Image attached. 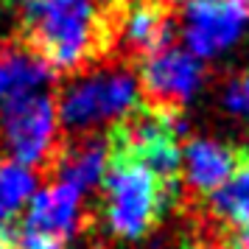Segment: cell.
Here are the masks:
<instances>
[{"mask_svg":"<svg viewBox=\"0 0 249 249\" xmlns=\"http://www.w3.org/2000/svg\"><path fill=\"white\" fill-rule=\"evenodd\" d=\"M0 249H14L12 238H9V235H3V232H0Z\"/></svg>","mask_w":249,"mask_h":249,"instance_id":"obj_17","label":"cell"},{"mask_svg":"<svg viewBox=\"0 0 249 249\" xmlns=\"http://www.w3.org/2000/svg\"><path fill=\"white\" fill-rule=\"evenodd\" d=\"M84 218V196L65 182H48L14 227V249H65Z\"/></svg>","mask_w":249,"mask_h":249,"instance_id":"obj_5","label":"cell"},{"mask_svg":"<svg viewBox=\"0 0 249 249\" xmlns=\"http://www.w3.org/2000/svg\"><path fill=\"white\" fill-rule=\"evenodd\" d=\"M247 12H249V6H247Z\"/></svg>","mask_w":249,"mask_h":249,"instance_id":"obj_19","label":"cell"},{"mask_svg":"<svg viewBox=\"0 0 249 249\" xmlns=\"http://www.w3.org/2000/svg\"><path fill=\"white\" fill-rule=\"evenodd\" d=\"M20 36L53 73H79L109 51V23L98 0H12Z\"/></svg>","mask_w":249,"mask_h":249,"instance_id":"obj_1","label":"cell"},{"mask_svg":"<svg viewBox=\"0 0 249 249\" xmlns=\"http://www.w3.org/2000/svg\"><path fill=\"white\" fill-rule=\"evenodd\" d=\"M56 73L23 39L0 42V107L36 92H51Z\"/></svg>","mask_w":249,"mask_h":249,"instance_id":"obj_11","label":"cell"},{"mask_svg":"<svg viewBox=\"0 0 249 249\" xmlns=\"http://www.w3.org/2000/svg\"><path fill=\"white\" fill-rule=\"evenodd\" d=\"M249 12L244 0H188L182 12V42L199 59H218L244 39Z\"/></svg>","mask_w":249,"mask_h":249,"instance_id":"obj_7","label":"cell"},{"mask_svg":"<svg viewBox=\"0 0 249 249\" xmlns=\"http://www.w3.org/2000/svg\"><path fill=\"white\" fill-rule=\"evenodd\" d=\"M185 249H232L230 241L224 238V232H207V235L193 238Z\"/></svg>","mask_w":249,"mask_h":249,"instance_id":"obj_15","label":"cell"},{"mask_svg":"<svg viewBox=\"0 0 249 249\" xmlns=\"http://www.w3.org/2000/svg\"><path fill=\"white\" fill-rule=\"evenodd\" d=\"M224 238L230 241V247L232 249H249V224L235 227V230H227Z\"/></svg>","mask_w":249,"mask_h":249,"instance_id":"obj_16","label":"cell"},{"mask_svg":"<svg viewBox=\"0 0 249 249\" xmlns=\"http://www.w3.org/2000/svg\"><path fill=\"white\" fill-rule=\"evenodd\" d=\"M39 185V171L0 157V232L12 235Z\"/></svg>","mask_w":249,"mask_h":249,"instance_id":"obj_13","label":"cell"},{"mask_svg":"<svg viewBox=\"0 0 249 249\" xmlns=\"http://www.w3.org/2000/svg\"><path fill=\"white\" fill-rule=\"evenodd\" d=\"M59 146L53 92H36L0 107V157L45 174Z\"/></svg>","mask_w":249,"mask_h":249,"instance_id":"obj_4","label":"cell"},{"mask_svg":"<svg viewBox=\"0 0 249 249\" xmlns=\"http://www.w3.org/2000/svg\"><path fill=\"white\" fill-rule=\"evenodd\" d=\"M174 17L160 0L126 3L121 14L109 23V48H118L126 59H146L160 48L174 42Z\"/></svg>","mask_w":249,"mask_h":249,"instance_id":"obj_8","label":"cell"},{"mask_svg":"<svg viewBox=\"0 0 249 249\" xmlns=\"http://www.w3.org/2000/svg\"><path fill=\"white\" fill-rule=\"evenodd\" d=\"M98 191L104 230L124 244H135L162 224L182 188L165 182L129 151L109 143V165Z\"/></svg>","mask_w":249,"mask_h":249,"instance_id":"obj_2","label":"cell"},{"mask_svg":"<svg viewBox=\"0 0 249 249\" xmlns=\"http://www.w3.org/2000/svg\"><path fill=\"white\" fill-rule=\"evenodd\" d=\"M204 204L213 224L221 227V232L249 224V146H241V160L232 177Z\"/></svg>","mask_w":249,"mask_h":249,"instance_id":"obj_12","label":"cell"},{"mask_svg":"<svg viewBox=\"0 0 249 249\" xmlns=\"http://www.w3.org/2000/svg\"><path fill=\"white\" fill-rule=\"evenodd\" d=\"M160 3H165V6H168V3H188V0H160Z\"/></svg>","mask_w":249,"mask_h":249,"instance_id":"obj_18","label":"cell"},{"mask_svg":"<svg viewBox=\"0 0 249 249\" xmlns=\"http://www.w3.org/2000/svg\"><path fill=\"white\" fill-rule=\"evenodd\" d=\"M137 84L146 107L162 112H179L199 95L204 84V68L191 51L165 45L137 62Z\"/></svg>","mask_w":249,"mask_h":249,"instance_id":"obj_6","label":"cell"},{"mask_svg":"<svg viewBox=\"0 0 249 249\" xmlns=\"http://www.w3.org/2000/svg\"><path fill=\"white\" fill-rule=\"evenodd\" d=\"M224 107L227 112L238 115V118H249V70L241 73L227 84L224 90Z\"/></svg>","mask_w":249,"mask_h":249,"instance_id":"obj_14","label":"cell"},{"mask_svg":"<svg viewBox=\"0 0 249 249\" xmlns=\"http://www.w3.org/2000/svg\"><path fill=\"white\" fill-rule=\"evenodd\" d=\"M109 165V140L101 132L90 135H65L45 168V179L65 182L84 196L101 188Z\"/></svg>","mask_w":249,"mask_h":249,"instance_id":"obj_9","label":"cell"},{"mask_svg":"<svg viewBox=\"0 0 249 249\" xmlns=\"http://www.w3.org/2000/svg\"><path fill=\"white\" fill-rule=\"evenodd\" d=\"M241 160V146H227L213 137H191L182 148L179 182L193 202H207L224 185Z\"/></svg>","mask_w":249,"mask_h":249,"instance_id":"obj_10","label":"cell"},{"mask_svg":"<svg viewBox=\"0 0 249 249\" xmlns=\"http://www.w3.org/2000/svg\"><path fill=\"white\" fill-rule=\"evenodd\" d=\"M143 107L135 70L115 62H95L73 73L56 95V118L65 135H90L115 126Z\"/></svg>","mask_w":249,"mask_h":249,"instance_id":"obj_3","label":"cell"}]
</instances>
